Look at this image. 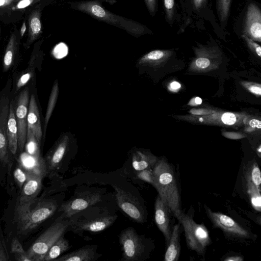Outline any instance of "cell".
Masks as SVG:
<instances>
[{
  "mask_svg": "<svg viewBox=\"0 0 261 261\" xmlns=\"http://www.w3.org/2000/svg\"><path fill=\"white\" fill-rule=\"evenodd\" d=\"M153 186L178 220L181 214L180 194L172 166L164 159H158L153 169Z\"/></svg>",
  "mask_w": 261,
  "mask_h": 261,
  "instance_id": "cell-1",
  "label": "cell"
},
{
  "mask_svg": "<svg viewBox=\"0 0 261 261\" xmlns=\"http://www.w3.org/2000/svg\"><path fill=\"white\" fill-rule=\"evenodd\" d=\"M73 9L88 14L95 19L122 29L135 37H139L151 31L146 26L134 20L114 14L96 1H86L71 3Z\"/></svg>",
  "mask_w": 261,
  "mask_h": 261,
  "instance_id": "cell-2",
  "label": "cell"
},
{
  "mask_svg": "<svg viewBox=\"0 0 261 261\" xmlns=\"http://www.w3.org/2000/svg\"><path fill=\"white\" fill-rule=\"evenodd\" d=\"M60 205L55 199L36 200L30 205L15 208V220L18 232L26 234L53 215Z\"/></svg>",
  "mask_w": 261,
  "mask_h": 261,
  "instance_id": "cell-3",
  "label": "cell"
},
{
  "mask_svg": "<svg viewBox=\"0 0 261 261\" xmlns=\"http://www.w3.org/2000/svg\"><path fill=\"white\" fill-rule=\"evenodd\" d=\"M117 218L116 214L93 205L70 217L67 230L79 234L85 232H99L111 226Z\"/></svg>",
  "mask_w": 261,
  "mask_h": 261,
  "instance_id": "cell-4",
  "label": "cell"
},
{
  "mask_svg": "<svg viewBox=\"0 0 261 261\" xmlns=\"http://www.w3.org/2000/svg\"><path fill=\"white\" fill-rule=\"evenodd\" d=\"M69 224V218L58 217L28 249L27 253L31 260L42 261L50 247L67 231Z\"/></svg>",
  "mask_w": 261,
  "mask_h": 261,
  "instance_id": "cell-5",
  "label": "cell"
},
{
  "mask_svg": "<svg viewBox=\"0 0 261 261\" xmlns=\"http://www.w3.org/2000/svg\"><path fill=\"white\" fill-rule=\"evenodd\" d=\"M184 229L188 248L200 255H204L211 243L208 231L204 225L196 223L191 216L182 213L179 220Z\"/></svg>",
  "mask_w": 261,
  "mask_h": 261,
  "instance_id": "cell-6",
  "label": "cell"
},
{
  "mask_svg": "<svg viewBox=\"0 0 261 261\" xmlns=\"http://www.w3.org/2000/svg\"><path fill=\"white\" fill-rule=\"evenodd\" d=\"M12 80H8L0 91V161L4 166L10 164L12 155L8 144L7 125L9 108L12 98Z\"/></svg>",
  "mask_w": 261,
  "mask_h": 261,
  "instance_id": "cell-7",
  "label": "cell"
},
{
  "mask_svg": "<svg viewBox=\"0 0 261 261\" xmlns=\"http://www.w3.org/2000/svg\"><path fill=\"white\" fill-rule=\"evenodd\" d=\"M102 197L100 190H87L75 192L69 199L60 204L58 212L60 213V217L69 218L75 214L100 202Z\"/></svg>",
  "mask_w": 261,
  "mask_h": 261,
  "instance_id": "cell-8",
  "label": "cell"
},
{
  "mask_svg": "<svg viewBox=\"0 0 261 261\" xmlns=\"http://www.w3.org/2000/svg\"><path fill=\"white\" fill-rule=\"evenodd\" d=\"M74 145L75 141L70 133L63 134L59 137L44 158L47 173L53 175L59 172Z\"/></svg>",
  "mask_w": 261,
  "mask_h": 261,
  "instance_id": "cell-9",
  "label": "cell"
},
{
  "mask_svg": "<svg viewBox=\"0 0 261 261\" xmlns=\"http://www.w3.org/2000/svg\"><path fill=\"white\" fill-rule=\"evenodd\" d=\"M122 256L121 260L138 261L143 260L146 250L145 242L133 227L123 230L119 237Z\"/></svg>",
  "mask_w": 261,
  "mask_h": 261,
  "instance_id": "cell-10",
  "label": "cell"
},
{
  "mask_svg": "<svg viewBox=\"0 0 261 261\" xmlns=\"http://www.w3.org/2000/svg\"><path fill=\"white\" fill-rule=\"evenodd\" d=\"M30 98L29 89L25 87L13 98L15 117L18 129V150L20 152L23 150L27 140Z\"/></svg>",
  "mask_w": 261,
  "mask_h": 261,
  "instance_id": "cell-11",
  "label": "cell"
},
{
  "mask_svg": "<svg viewBox=\"0 0 261 261\" xmlns=\"http://www.w3.org/2000/svg\"><path fill=\"white\" fill-rule=\"evenodd\" d=\"M243 180L245 191L249 197L253 207L260 212L261 177L259 166L256 162H250L245 166Z\"/></svg>",
  "mask_w": 261,
  "mask_h": 261,
  "instance_id": "cell-12",
  "label": "cell"
},
{
  "mask_svg": "<svg viewBox=\"0 0 261 261\" xmlns=\"http://www.w3.org/2000/svg\"><path fill=\"white\" fill-rule=\"evenodd\" d=\"M113 187L119 208L133 221L139 223H144L146 220L145 210L137 198L117 186L113 185Z\"/></svg>",
  "mask_w": 261,
  "mask_h": 261,
  "instance_id": "cell-13",
  "label": "cell"
},
{
  "mask_svg": "<svg viewBox=\"0 0 261 261\" xmlns=\"http://www.w3.org/2000/svg\"><path fill=\"white\" fill-rule=\"evenodd\" d=\"M205 210L213 225L222 230L225 235L236 239L249 238V232L231 217L221 213L213 212L206 205Z\"/></svg>",
  "mask_w": 261,
  "mask_h": 261,
  "instance_id": "cell-14",
  "label": "cell"
},
{
  "mask_svg": "<svg viewBox=\"0 0 261 261\" xmlns=\"http://www.w3.org/2000/svg\"><path fill=\"white\" fill-rule=\"evenodd\" d=\"M28 178L21 188L20 195L15 208L23 207L31 204L36 200L41 188L43 176L32 172H27Z\"/></svg>",
  "mask_w": 261,
  "mask_h": 261,
  "instance_id": "cell-15",
  "label": "cell"
},
{
  "mask_svg": "<svg viewBox=\"0 0 261 261\" xmlns=\"http://www.w3.org/2000/svg\"><path fill=\"white\" fill-rule=\"evenodd\" d=\"M170 214L168 205L158 195L154 203V221L158 228L163 234L167 245L170 241L172 231L170 227Z\"/></svg>",
  "mask_w": 261,
  "mask_h": 261,
  "instance_id": "cell-16",
  "label": "cell"
},
{
  "mask_svg": "<svg viewBox=\"0 0 261 261\" xmlns=\"http://www.w3.org/2000/svg\"><path fill=\"white\" fill-rule=\"evenodd\" d=\"M244 32V34L254 41L260 42L261 12L254 4H250L248 6Z\"/></svg>",
  "mask_w": 261,
  "mask_h": 261,
  "instance_id": "cell-17",
  "label": "cell"
},
{
  "mask_svg": "<svg viewBox=\"0 0 261 261\" xmlns=\"http://www.w3.org/2000/svg\"><path fill=\"white\" fill-rule=\"evenodd\" d=\"M40 56L38 49L35 45L32 53L27 68L20 72L17 79L12 82V93L16 94L33 79L36 68L40 63Z\"/></svg>",
  "mask_w": 261,
  "mask_h": 261,
  "instance_id": "cell-18",
  "label": "cell"
},
{
  "mask_svg": "<svg viewBox=\"0 0 261 261\" xmlns=\"http://www.w3.org/2000/svg\"><path fill=\"white\" fill-rule=\"evenodd\" d=\"M20 154L19 162L20 167L27 172H32L44 177L47 174L44 159L41 155L34 156L23 150Z\"/></svg>",
  "mask_w": 261,
  "mask_h": 261,
  "instance_id": "cell-19",
  "label": "cell"
},
{
  "mask_svg": "<svg viewBox=\"0 0 261 261\" xmlns=\"http://www.w3.org/2000/svg\"><path fill=\"white\" fill-rule=\"evenodd\" d=\"M96 245H86L69 253L61 255L55 261H94L101 254L97 252Z\"/></svg>",
  "mask_w": 261,
  "mask_h": 261,
  "instance_id": "cell-20",
  "label": "cell"
},
{
  "mask_svg": "<svg viewBox=\"0 0 261 261\" xmlns=\"http://www.w3.org/2000/svg\"><path fill=\"white\" fill-rule=\"evenodd\" d=\"M27 121L28 130L31 132L34 135L41 144L43 135L40 117L37 102L35 95L33 94L30 95Z\"/></svg>",
  "mask_w": 261,
  "mask_h": 261,
  "instance_id": "cell-21",
  "label": "cell"
},
{
  "mask_svg": "<svg viewBox=\"0 0 261 261\" xmlns=\"http://www.w3.org/2000/svg\"><path fill=\"white\" fill-rule=\"evenodd\" d=\"M158 160V158L150 152L137 149L132 153V166L136 172L149 168L153 169Z\"/></svg>",
  "mask_w": 261,
  "mask_h": 261,
  "instance_id": "cell-22",
  "label": "cell"
},
{
  "mask_svg": "<svg viewBox=\"0 0 261 261\" xmlns=\"http://www.w3.org/2000/svg\"><path fill=\"white\" fill-rule=\"evenodd\" d=\"M7 137L10 151L12 155H15L18 150V129L15 117L14 99L13 98L10 103Z\"/></svg>",
  "mask_w": 261,
  "mask_h": 261,
  "instance_id": "cell-23",
  "label": "cell"
},
{
  "mask_svg": "<svg viewBox=\"0 0 261 261\" xmlns=\"http://www.w3.org/2000/svg\"><path fill=\"white\" fill-rule=\"evenodd\" d=\"M18 43L16 34H11L8 40L3 62V71L7 72L12 69L16 63Z\"/></svg>",
  "mask_w": 261,
  "mask_h": 261,
  "instance_id": "cell-24",
  "label": "cell"
},
{
  "mask_svg": "<svg viewBox=\"0 0 261 261\" xmlns=\"http://www.w3.org/2000/svg\"><path fill=\"white\" fill-rule=\"evenodd\" d=\"M29 32L24 47L28 48L37 40L42 32L40 9H36L29 16Z\"/></svg>",
  "mask_w": 261,
  "mask_h": 261,
  "instance_id": "cell-25",
  "label": "cell"
},
{
  "mask_svg": "<svg viewBox=\"0 0 261 261\" xmlns=\"http://www.w3.org/2000/svg\"><path fill=\"white\" fill-rule=\"evenodd\" d=\"M180 223L175 225L165 254V261H177L180 252Z\"/></svg>",
  "mask_w": 261,
  "mask_h": 261,
  "instance_id": "cell-26",
  "label": "cell"
},
{
  "mask_svg": "<svg viewBox=\"0 0 261 261\" xmlns=\"http://www.w3.org/2000/svg\"><path fill=\"white\" fill-rule=\"evenodd\" d=\"M172 54L170 50H154L142 56L138 61V64L142 66H155L165 61Z\"/></svg>",
  "mask_w": 261,
  "mask_h": 261,
  "instance_id": "cell-27",
  "label": "cell"
},
{
  "mask_svg": "<svg viewBox=\"0 0 261 261\" xmlns=\"http://www.w3.org/2000/svg\"><path fill=\"white\" fill-rule=\"evenodd\" d=\"M70 247L69 241L62 235L50 247L42 261L55 260Z\"/></svg>",
  "mask_w": 261,
  "mask_h": 261,
  "instance_id": "cell-28",
  "label": "cell"
},
{
  "mask_svg": "<svg viewBox=\"0 0 261 261\" xmlns=\"http://www.w3.org/2000/svg\"><path fill=\"white\" fill-rule=\"evenodd\" d=\"M59 90L58 83V81L56 80L54 83L51 90L46 111L44 119V136H45L46 133L48 123L55 107L59 95Z\"/></svg>",
  "mask_w": 261,
  "mask_h": 261,
  "instance_id": "cell-29",
  "label": "cell"
},
{
  "mask_svg": "<svg viewBox=\"0 0 261 261\" xmlns=\"http://www.w3.org/2000/svg\"><path fill=\"white\" fill-rule=\"evenodd\" d=\"M11 250L15 259L18 261H31L19 240L15 238L11 243Z\"/></svg>",
  "mask_w": 261,
  "mask_h": 261,
  "instance_id": "cell-30",
  "label": "cell"
},
{
  "mask_svg": "<svg viewBox=\"0 0 261 261\" xmlns=\"http://www.w3.org/2000/svg\"><path fill=\"white\" fill-rule=\"evenodd\" d=\"M231 0H217V9L220 21L224 23L228 18Z\"/></svg>",
  "mask_w": 261,
  "mask_h": 261,
  "instance_id": "cell-31",
  "label": "cell"
},
{
  "mask_svg": "<svg viewBox=\"0 0 261 261\" xmlns=\"http://www.w3.org/2000/svg\"><path fill=\"white\" fill-rule=\"evenodd\" d=\"M136 177L138 179L144 181L150 184L153 185V175L152 168L144 169L136 173Z\"/></svg>",
  "mask_w": 261,
  "mask_h": 261,
  "instance_id": "cell-32",
  "label": "cell"
},
{
  "mask_svg": "<svg viewBox=\"0 0 261 261\" xmlns=\"http://www.w3.org/2000/svg\"><path fill=\"white\" fill-rule=\"evenodd\" d=\"M14 177L18 186L21 189L27 179L28 173L21 167H18L14 172Z\"/></svg>",
  "mask_w": 261,
  "mask_h": 261,
  "instance_id": "cell-33",
  "label": "cell"
},
{
  "mask_svg": "<svg viewBox=\"0 0 261 261\" xmlns=\"http://www.w3.org/2000/svg\"><path fill=\"white\" fill-rule=\"evenodd\" d=\"M163 3L166 19L171 23L174 15V0H163Z\"/></svg>",
  "mask_w": 261,
  "mask_h": 261,
  "instance_id": "cell-34",
  "label": "cell"
},
{
  "mask_svg": "<svg viewBox=\"0 0 261 261\" xmlns=\"http://www.w3.org/2000/svg\"><path fill=\"white\" fill-rule=\"evenodd\" d=\"M242 37L246 41L249 48L259 57L261 56L260 46L253 40L245 34L242 35Z\"/></svg>",
  "mask_w": 261,
  "mask_h": 261,
  "instance_id": "cell-35",
  "label": "cell"
},
{
  "mask_svg": "<svg viewBox=\"0 0 261 261\" xmlns=\"http://www.w3.org/2000/svg\"><path fill=\"white\" fill-rule=\"evenodd\" d=\"M40 0H18L16 5L12 8V10L23 9L32 4H34Z\"/></svg>",
  "mask_w": 261,
  "mask_h": 261,
  "instance_id": "cell-36",
  "label": "cell"
},
{
  "mask_svg": "<svg viewBox=\"0 0 261 261\" xmlns=\"http://www.w3.org/2000/svg\"><path fill=\"white\" fill-rule=\"evenodd\" d=\"M236 116L231 113H225L221 116V120L225 124H233L236 122Z\"/></svg>",
  "mask_w": 261,
  "mask_h": 261,
  "instance_id": "cell-37",
  "label": "cell"
},
{
  "mask_svg": "<svg viewBox=\"0 0 261 261\" xmlns=\"http://www.w3.org/2000/svg\"><path fill=\"white\" fill-rule=\"evenodd\" d=\"M149 13L154 16L156 11L157 0H144Z\"/></svg>",
  "mask_w": 261,
  "mask_h": 261,
  "instance_id": "cell-38",
  "label": "cell"
},
{
  "mask_svg": "<svg viewBox=\"0 0 261 261\" xmlns=\"http://www.w3.org/2000/svg\"><path fill=\"white\" fill-rule=\"evenodd\" d=\"M68 53V48L65 44H61L59 45L56 49V57L58 59H61Z\"/></svg>",
  "mask_w": 261,
  "mask_h": 261,
  "instance_id": "cell-39",
  "label": "cell"
},
{
  "mask_svg": "<svg viewBox=\"0 0 261 261\" xmlns=\"http://www.w3.org/2000/svg\"><path fill=\"white\" fill-rule=\"evenodd\" d=\"M9 260V257L8 255L4 246L0 241V261H7Z\"/></svg>",
  "mask_w": 261,
  "mask_h": 261,
  "instance_id": "cell-40",
  "label": "cell"
},
{
  "mask_svg": "<svg viewBox=\"0 0 261 261\" xmlns=\"http://www.w3.org/2000/svg\"><path fill=\"white\" fill-rule=\"evenodd\" d=\"M248 88L249 90L252 93L258 95L259 96L260 95V87L259 86H257V85H252L249 86Z\"/></svg>",
  "mask_w": 261,
  "mask_h": 261,
  "instance_id": "cell-41",
  "label": "cell"
},
{
  "mask_svg": "<svg viewBox=\"0 0 261 261\" xmlns=\"http://www.w3.org/2000/svg\"><path fill=\"white\" fill-rule=\"evenodd\" d=\"M17 0H0V8L8 6Z\"/></svg>",
  "mask_w": 261,
  "mask_h": 261,
  "instance_id": "cell-42",
  "label": "cell"
},
{
  "mask_svg": "<svg viewBox=\"0 0 261 261\" xmlns=\"http://www.w3.org/2000/svg\"><path fill=\"white\" fill-rule=\"evenodd\" d=\"M205 0H192L194 7L199 9L200 8L204 3Z\"/></svg>",
  "mask_w": 261,
  "mask_h": 261,
  "instance_id": "cell-43",
  "label": "cell"
},
{
  "mask_svg": "<svg viewBox=\"0 0 261 261\" xmlns=\"http://www.w3.org/2000/svg\"><path fill=\"white\" fill-rule=\"evenodd\" d=\"M225 261H243V258L240 256H231L227 257L224 259Z\"/></svg>",
  "mask_w": 261,
  "mask_h": 261,
  "instance_id": "cell-44",
  "label": "cell"
},
{
  "mask_svg": "<svg viewBox=\"0 0 261 261\" xmlns=\"http://www.w3.org/2000/svg\"><path fill=\"white\" fill-rule=\"evenodd\" d=\"M202 102V100L200 98L198 97H196L194 98H193L192 100L190 101L189 105H192V106H195V105H200Z\"/></svg>",
  "mask_w": 261,
  "mask_h": 261,
  "instance_id": "cell-45",
  "label": "cell"
},
{
  "mask_svg": "<svg viewBox=\"0 0 261 261\" xmlns=\"http://www.w3.org/2000/svg\"><path fill=\"white\" fill-rule=\"evenodd\" d=\"M180 87V84L177 82H173L170 85V88L173 91H175Z\"/></svg>",
  "mask_w": 261,
  "mask_h": 261,
  "instance_id": "cell-46",
  "label": "cell"
},
{
  "mask_svg": "<svg viewBox=\"0 0 261 261\" xmlns=\"http://www.w3.org/2000/svg\"><path fill=\"white\" fill-rule=\"evenodd\" d=\"M25 29H26L25 23L24 22L23 23V24H22V27H21V31H20V34H21V36H22L24 34V33L25 32Z\"/></svg>",
  "mask_w": 261,
  "mask_h": 261,
  "instance_id": "cell-47",
  "label": "cell"
}]
</instances>
